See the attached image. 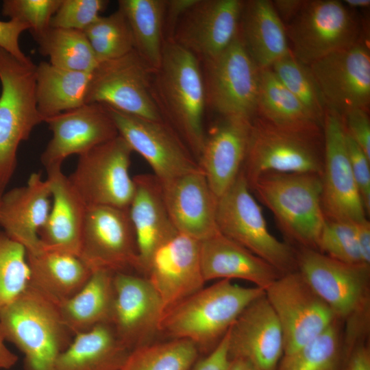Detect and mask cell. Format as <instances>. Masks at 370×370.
Returning <instances> with one entry per match:
<instances>
[{
  "mask_svg": "<svg viewBox=\"0 0 370 370\" xmlns=\"http://www.w3.org/2000/svg\"><path fill=\"white\" fill-rule=\"evenodd\" d=\"M40 53L52 65L67 70L92 72L99 64L89 41L82 30L50 27L34 38Z\"/></svg>",
  "mask_w": 370,
  "mask_h": 370,
  "instance_id": "36",
  "label": "cell"
},
{
  "mask_svg": "<svg viewBox=\"0 0 370 370\" xmlns=\"http://www.w3.org/2000/svg\"><path fill=\"white\" fill-rule=\"evenodd\" d=\"M132 151L119 134L79 156L68 178L87 207L129 208L135 193L130 175Z\"/></svg>",
  "mask_w": 370,
  "mask_h": 370,
  "instance_id": "9",
  "label": "cell"
},
{
  "mask_svg": "<svg viewBox=\"0 0 370 370\" xmlns=\"http://www.w3.org/2000/svg\"><path fill=\"white\" fill-rule=\"evenodd\" d=\"M152 86L163 119L198 161L206 138L204 115L207 106L200 61L173 41L165 40Z\"/></svg>",
  "mask_w": 370,
  "mask_h": 370,
  "instance_id": "1",
  "label": "cell"
},
{
  "mask_svg": "<svg viewBox=\"0 0 370 370\" xmlns=\"http://www.w3.org/2000/svg\"><path fill=\"white\" fill-rule=\"evenodd\" d=\"M26 30H29V27L23 22L14 19L0 21V48L18 60L29 62L31 58L25 55L19 45L20 36Z\"/></svg>",
  "mask_w": 370,
  "mask_h": 370,
  "instance_id": "47",
  "label": "cell"
},
{
  "mask_svg": "<svg viewBox=\"0 0 370 370\" xmlns=\"http://www.w3.org/2000/svg\"><path fill=\"white\" fill-rule=\"evenodd\" d=\"M251 121L223 117L206 135L198 164L217 198L240 174L247 154Z\"/></svg>",
  "mask_w": 370,
  "mask_h": 370,
  "instance_id": "26",
  "label": "cell"
},
{
  "mask_svg": "<svg viewBox=\"0 0 370 370\" xmlns=\"http://www.w3.org/2000/svg\"><path fill=\"white\" fill-rule=\"evenodd\" d=\"M92 73L61 69L45 61L36 65L37 108L45 121L86 103Z\"/></svg>",
  "mask_w": 370,
  "mask_h": 370,
  "instance_id": "33",
  "label": "cell"
},
{
  "mask_svg": "<svg viewBox=\"0 0 370 370\" xmlns=\"http://www.w3.org/2000/svg\"><path fill=\"white\" fill-rule=\"evenodd\" d=\"M251 192L241 171L232 185L217 198L218 231L282 274L297 270V251L270 233L262 209Z\"/></svg>",
  "mask_w": 370,
  "mask_h": 370,
  "instance_id": "7",
  "label": "cell"
},
{
  "mask_svg": "<svg viewBox=\"0 0 370 370\" xmlns=\"http://www.w3.org/2000/svg\"><path fill=\"white\" fill-rule=\"evenodd\" d=\"M240 35L260 69L271 68L291 52L285 25L271 1H243Z\"/></svg>",
  "mask_w": 370,
  "mask_h": 370,
  "instance_id": "29",
  "label": "cell"
},
{
  "mask_svg": "<svg viewBox=\"0 0 370 370\" xmlns=\"http://www.w3.org/2000/svg\"><path fill=\"white\" fill-rule=\"evenodd\" d=\"M264 293L282 328L284 354L306 345L337 320L297 270L281 275Z\"/></svg>",
  "mask_w": 370,
  "mask_h": 370,
  "instance_id": "12",
  "label": "cell"
},
{
  "mask_svg": "<svg viewBox=\"0 0 370 370\" xmlns=\"http://www.w3.org/2000/svg\"><path fill=\"white\" fill-rule=\"evenodd\" d=\"M162 186L178 233L201 241L219 232L216 223L217 198L200 167Z\"/></svg>",
  "mask_w": 370,
  "mask_h": 370,
  "instance_id": "23",
  "label": "cell"
},
{
  "mask_svg": "<svg viewBox=\"0 0 370 370\" xmlns=\"http://www.w3.org/2000/svg\"><path fill=\"white\" fill-rule=\"evenodd\" d=\"M108 3L106 0H62L50 27L84 31L101 16Z\"/></svg>",
  "mask_w": 370,
  "mask_h": 370,
  "instance_id": "44",
  "label": "cell"
},
{
  "mask_svg": "<svg viewBox=\"0 0 370 370\" xmlns=\"http://www.w3.org/2000/svg\"><path fill=\"white\" fill-rule=\"evenodd\" d=\"M29 284L25 248L0 229V309L21 295Z\"/></svg>",
  "mask_w": 370,
  "mask_h": 370,
  "instance_id": "41",
  "label": "cell"
},
{
  "mask_svg": "<svg viewBox=\"0 0 370 370\" xmlns=\"http://www.w3.org/2000/svg\"><path fill=\"white\" fill-rule=\"evenodd\" d=\"M201 64L206 106L223 117L252 121L257 114L260 69L240 32L223 52Z\"/></svg>",
  "mask_w": 370,
  "mask_h": 370,
  "instance_id": "8",
  "label": "cell"
},
{
  "mask_svg": "<svg viewBox=\"0 0 370 370\" xmlns=\"http://www.w3.org/2000/svg\"><path fill=\"white\" fill-rule=\"evenodd\" d=\"M230 360L226 333L217 346L205 358L197 360L191 370H227Z\"/></svg>",
  "mask_w": 370,
  "mask_h": 370,
  "instance_id": "48",
  "label": "cell"
},
{
  "mask_svg": "<svg viewBox=\"0 0 370 370\" xmlns=\"http://www.w3.org/2000/svg\"><path fill=\"white\" fill-rule=\"evenodd\" d=\"M62 0H4L1 12L10 19L27 24L35 38L50 27L51 19Z\"/></svg>",
  "mask_w": 370,
  "mask_h": 370,
  "instance_id": "43",
  "label": "cell"
},
{
  "mask_svg": "<svg viewBox=\"0 0 370 370\" xmlns=\"http://www.w3.org/2000/svg\"><path fill=\"white\" fill-rule=\"evenodd\" d=\"M114 299L110 324L131 351L152 342L163 316L161 299L149 280L132 272L114 274Z\"/></svg>",
  "mask_w": 370,
  "mask_h": 370,
  "instance_id": "19",
  "label": "cell"
},
{
  "mask_svg": "<svg viewBox=\"0 0 370 370\" xmlns=\"http://www.w3.org/2000/svg\"><path fill=\"white\" fill-rule=\"evenodd\" d=\"M227 370H262L248 360L242 358H233Z\"/></svg>",
  "mask_w": 370,
  "mask_h": 370,
  "instance_id": "54",
  "label": "cell"
},
{
  "mask_svg": "<svg viewBox=\"0 0 370 370\" xmlns=\"http://www.w3.org/2000/svg\"><path fill=\"white\" fill-rule=\"evenodd\" d=\"M135 193L129 206L138 256V271L145 275L154 253L178 234L169 213L162 186L153 175L133 177Z\"/></svg>",
  "mask_w": 370,
  "mask_h": 370,
  "instance_id": "25",
  "label": "cell"
},
{
  "mask_svg": "<svg viewBox=\"0 0 370 370\" xmlns=\"http://www.w3.org/2000/svg\"><path fill=\"white\" fill-rule=\"evenodd\" d=\"M134 40V49L154 71L160 65L166 0H120Z\"/></svg>",
  "mask_w": 370,
  "mask_h": 370,
  "instance_id": "35",
  "label": "cell"
},
{
  "mask_svg": "<svg viewBox=\"0 0 370 370\" xmlns=\"http://www.w3.org/2000/svg\"><path fill=\"white\" fill-rule=\"evenodd\" d=\"M144 276L158 293L164 314L204 287L199 241L178 233L154 253Z\"/></svg>",
  "mask_w": 370,
  "mask_h": 370,
  "instance_id": "21",
  "label": "cell"
},
{
  "mask_svg": "<svg viewBox=\"0 0 370 370\" xmlns=\"http://www.w3.org/2000/svg\"><path fill=\"white\" fill-rule=\"evenodd\" d=\"M270 69L312 117L323 125L328 107L309 66L297 60L291 51Z\"/></svg>",
  "mask_w": 370,
  "mask_h": 370,
  "instance_id": "39",
  "label": "cell"
},
{
  "mask_svg": "<svg viewBox=\"0 0 370 370\" xmlns=\"http://www.w3.org/2000/svg\"><path fill=\"white\" fill-rule=\"evenodd\" d=\"M323 152V132L285 130L255 117L241 171L249 188L258 177L270 172L321 175Z\"/></svg>",
  "mask_w": 370,
  "mask_h": 370,
  "instance_id": "6",
  "label": "cell"
},
{
  "mask_svg": "<svg viewBox=\"0 0 370 370\" xmlns=\"http://www.w3.org/2000/svg\"><path fill=\"white\" fill-rule=\"evenodd\" d=\"M29 286L56 302L69 299L87 282L92 271L77 256L42 249L27 253Z\"/></svg>",
  "mask_w": 370,
  "mask_h": 370,
  "instance_id": "30",
  "label": "cell"
},
{
  "mask_svg": "<svg viewBox=\"0 0 370 370\" xmlns=\"http://www.w3.org/2000/svg\"><path fill=\"white\" fill-rule=\"evenodd\" d=\"M83 32L99 63L120 58L134 50L130 27L119 8L108 16H100Z\"/></svg>",
  "mask_w": 370,
  "mask_h": 370,
  "instance_id": "40",
  "label": "cell"
},
{
  "mask_svg": "<svg viewBox=\"0 0 370 370\" xmlns=\"http://www.w3.org/2000/svg\"><path fill=\"white\" fill-rule=\"evenodd\" d=\"M243 1L196 0L178 21L169 40L201 63L218 56L239 34Z\"/></svg>",
  "mask_w": 370,
  "mask_h": 370,
  "instance_id": "17",
  "label": "cell"
},
{
  "mask_svg": "<svg viewBox=\"0 0 370 370\" xmlns=\"http://www.w3.org/2000/svg\"><path fill=\"white\" fill-rule=\"evenodd\" d=\"M230 358H242L262 370H277L284 354L278 319L265 293L249 303L227 332Z\"/></svg>",
  "mask_w": 370,
  "mask_h": 370,
  "instance_id": "22",
  "label": "cell"
},
{
  "mask_svg": "<svg viewBox=\"0 0 370 370\" xmlns=\"http://www.w3.org/2000/svg\"><path fill=\"white\" fill-rule=\"evenodd\" d=\"M205 282L238 279L265 290L282 275L270 264L220 232L199 241Z\"/></svg>",
  "mask_w": 370,
  "mask_h": 370,
  "instance_id": "28",
  "label": "cell"
},
{
  "mask_svg": "<svg viewBox=\"0 0 370 370\" xmlns=\"http://www.w3.org/2000/svg\"><path fill=\"white\" fill-rule=\"evenodd\" d=\"M5 342V340L0 327V370L12 368L18 359L17 355L8 348Z\"/></svg>",
  "mask_w": 370,
  "mask_h": 370,
  "instance_id": "53",
  "label": "cell"
},
{
  "mask_svg": "<svg viewBox=\"0 0 370 370\" xmlns=\"http://www.w3.org/2000/svg\"><path fill=\"white\" fill-rule=\"evenodd\" d=\"M297 270L338 320L351 319L367 308L369 266L344 263L317 249L301 247Z\"/></svg>",
  "mask_w": 370,
  "mask_h": 370,
  "instance_id": "13",
  "label": "cell"
},
{
  "mask_svg": "<svg viewBox=\"0 0 370 370\" xmlns=\"http://www.w3.org/2000/svg\"><path fill=\"white\" fill-rule=\"evenodd\" d=\"M346 145L352 171L366 212L369 214L370 212V158L347 133Z\"/></svg>",
  "mask_w": 370,
  "mask_h": 370,
  "instance_id": "45",
  "label": "cell"
},
{
  "mask_svg": "<svg viewBox=\"0 0 370 370\" xmlns=\"http://www.w3.org/2000/svg\"><path fill=\"white\" fill-rule=\"evenodd\" d=\"M317 250L344 263L364 264L357 243L355 223L353 222L325 219Z\"/></svg>",
  "mask_w": 370,
  "mask_h": 370,
  "instance_id": "42",
  "label": "cell"
},
{
  "mask_svg": "<svg viewBox=\"0 0 370 370\" xmlns=\"http://www.w3.org/2000/svg\"><path fill=\"white\" fill-rule=\"evenodd\" d=\"M195 1L166 0L164 24L165 40L171 38L178 21Z\"/></svg>",
  "mask_w": 370,
  "mask_h": 370,
  "instance_id": "49",
  "label": "cell"
},
{
  "mask_svg": "<svg viewBox=\"0 0 370 370\" xmlns=\"http://www.w3.org/2000/svg\"><path fill=\"white\" fill-rule=\"evenodd\" d=\"M338 319L316 338L284 354L277 370H340L343 351Z\"/></svg>",
  "mask_w": 370,
  "mask_h": 370,
  "instance_id": "38",
  "label": "cell"
},
{
  "mask_svg": "<svg viewBox=\"0 0 370 370\" xmlns=\"http://www.w3.org/2000/svg\"><path fill=\"white\" fill-rule=\"evenodd\" d=\"M199 352L188 340L152 341L131 350L119 370H191Z\"/></svg>",
  "mask_w": 370,
  "mask_h": 370,
  "instance_id": "37",
  "label": "cell"
},
{
  "mask_svg": "<svg viewBox=\"0 0 370 370\" xmlns=\"http://www.w3.org/2000/svg\"><path fill=\"white\" fill-rule=\"evenodd\" d=\"M79 257L92 271L138 272L137 245L129 208L87 207Z\"/></svg>",
  "mask_w": 370,
  "mask_h": 370,
  "instance_id": "14",
  "label": "cell"
},
{
  "mask_svg": "<svg viewBox=\"0 0 370 370\" xmlns=\"http://www.w3.org/2000/svg\"><path fill=\"white\" fill-rule=\"evenodd\" d=\"M49 182L40 173L30 175L25 186L2 193L0 199V227L12 240L22 245L27 253L42 249L39 231L51 209Z\"/></svg>",
  "mask_w": 370,
  "mask_h": 370,
  "instance_id": "24",
  "label": "cell"
},
{
  "mask_svg": "<svg viewBox=\"0 0 370 370\" xmlns=\"http://www.w3.org/2000/svg\"><path fill=\"white\" fill-rule=\"evenodd\" d=\"M106 107L119 134L147 162L161 185L199 168L184 142L165 121L149 120Z\"/></svg>",
  "mask_w": 370,
  "mask_h": 370,
  "instance_id": "15",
  "label": "cell"
},
{
  "mask_svg": "<svg viewBox=\"0 0 370 370\" xmlns=\"http://www.w3.org/2000/svg\"><path fill=\"white\" fill-rule=\"evenodd\" d=\"M345 370H370V354L365 346H358L349 357Z\"/></svg>",
  "mask_w": 370,
  "mask_h": 370,
  "instance_id": "52",
  "label": "cell"
},
{
  "mask_svg": "<svg viewBox=\"0 0 370 370\" xmlns=\"http://www.w3.org/2000/svg\"><path fill=\"white\" fill-rule=\"evenodd\" d=\"M264 293L257 286L220 280L184 299L162 316L159 334L193 342L209 353L220 342L246 306Z\"/></svg>",
  "mask_w": 370,
  "mask_h": 370,
  "instance_id": "2",
  "label": "cell"
},
{
  "mask_svg": "<svg viewBox=\"0 0 370 370\" xmlns=\"http://www.w3.org/2000/svg\"><path fill=\"white\" fill-rule=\"evenodd\" d=\"M323 164L321 202L325 219L358 223L367 214L348 156L342 116L327 110L323 125Z\"/></svg>",
  "mask_w": 370,
  "mask_h": 370,
  "instance_id": "16",
  "label": "cell"
},
{
  "mask_svg": "<svg viewBox=\"0 0 370 370\" xmlns=\"http://www.w3.org/2000/svg\"><path fill=\"white\" fill-rule=\"evenodd\" d=\"M347 8H367L370 5L369 0H344L342 1Z\"/></svg>",
  "mask_w": 370,
  "mask_h": 370,
  "instance_id": "55",
  "label": "cell"
},
{
  "mask_svg": "<svg viewBox=\"0 0 370 370\" xmlns=\"http://www.w3.org/2000/svg\"><path fill=\"white\" fill-rule=\"evenodd\" d=\"M271 210L283 233L301 247L317 249L325 222L321 175L270 172L250 188Z\"/></svg>",
  "mask_w": 370,
  "mask_h": 370,
  "instance_id": "4",
  "label": "cell"
},
{
  "mask_svg": "<svg viewBox=\"0 0 370 370\" xmlns=\"http://www.w3.org/2000/svg\"><path fill=\"white\" fill-rule=\"evenodd\" d=\"M130 352L110 323L101 324L74 335L52 370H119Z\"/></svg>",
  "mask_w": 370,
  "mask_h": 370,
  "instance_id": "31",
  "label": "cell"
},
{
  "mask_svg": "<svg viewBox=\"0 0 370 370\" xmlns=\"http://www.w3.org/2000/svg\"><path fill=\"white\" fill-rule=\"evenodd\" d=\"M0 327L5 341L23 354L24 370H52L74 336L58 303L30 286L0 309Z\"/></svg>",
  "mask_w": 370,
  "mask_h": 370,
  "instance_id": "3",
  "label": "cell"
},
{
  "mask_svg": "<svg viewBox=\"0 0 370 370\" xmlns=\"http://www.w3.org/2000/svg\"><path fill=\"white\" fill-rule=\"evenodd\" d=\"M36 66L0 48V191L14 173L21 143L45 122L37 108Z\"/></svg>",
  "mask_w": 370,
  "mask_h": 370,
  "instance_id": "5",
  "label": "cell"
},
{
  "mask_svg": "<svg viewBox=\"0 0 370 370\" xmlns=\"http://www.w3.org/2000/svg\"><path fill=\"white\" fill-rule=\"evenodd\" d=\"M346 133L370 158V121L367 110L354 108L342 116Z\"/></svg>",
  "mask_w": 370,
  "mask_h": 370,
  "instance_id": "46",
  "label": "cell"
},
{
  "mask_svg": "<svg viewBox=\"0 0 370 370\" xmlns=\"http://www.w3.org/2000/svg\"><path fill=\"white\" fill-rule=\"evenodd\" d=\"M46 171L52 204L39 231L42 248L79 256L87 206L61 167Z\"/></svg>",
  "mask_w": 370,
  "mask_h": 370,
  "instance_id": "27",
  "label": "cell"
},
{
  "mask_svg": "<svg viewBox=\"0 0 370 370\" xmlns=\"http://www.w3.org/2000/svg\"><path fill=\"white\" fill-rule=\"evenodd\" d=\"M305 1L303 0H275L273 5L282 21L288 23L301 9Z\"/></svg>",
  "mask_w": 370,
  "mask_h": 370,
  "instance_id": "51",
  "label": "cell"
},
{
  "mask_svg": "<svg viewBox=\"0 0 370 370\" xmlns=\"http://www.w3.org/2000/svg\"><path fill=\"white\" fill-rule=\"evenodd\" d=\"M285 27L292 54L307 66L358 41L356 18L337 0L305 1Z\"/></svg>",
  "mask_w": 370,
  "mask_h": 370,
  "instance_id": "11",
  "label": "cell"
},
{
  "mask_svg": "<svg viewBox=\"0 0 370 370\" xmlns=\"http://www.w3.org/2000/svg\"><path fill=\"white\" fill-rule=\"evenodd\" d=\"M271 124L285 130L322 132L323 125L280 82L273 71L260 69L257 114Z\"/></svg>",
  "mask_w": 370,
  "mask_h": 370,
  "instance_id": "34",
  "label": "cell"
},
{
  "mask_svg": "<svg viewBox=\"0 0 370 370\" xmlns=\"http://www.w3.org/2000/svg\"><path fill=\"white\" fill-rule=\"evenodd\" d=\"M52 138L40 156L45 169L62 167L66 158L79 156L119 135L107 108L93 103L62 112L45 121Z\"/></svg>",
  "mask_w": 370,
  "mask_h": 370,
  "instance_id": "20",
  "label": "cell"
},
{
  "mask_svg": "<svg viewBox=\"0 0 370 370\" xmlns=\"http://www.w3.org/2000/svg\"><path fill=\"white\" fill-rule=\"evenodd\" d=\"M154 71L134 49L99 62L92 73L86 103H100L141 118L162 121L153 94Z\"/></svg>",
  "mask_w": 370,
  "mask_h": 370,
  "instance_id": "10",
  "label": "cell"
},
{
  "mask_svg": "<svg viewBox=\"0 0 370 370\" xmlns=\"http://www.w3.org/2000/svg\"><path fill=\"white\" fill-rule=\"evenodd\" d=\"M114 274L106 269L93 271L77 293L58 302L63 321L73 336L99 325L110 323L114 299Z\"/></svg>",
  "mask_w": 370,
  "mask_h": 370,
  "instance_id": "32",
  "label": "cell"
},
{
  "mask_svg": "<svg viewBox=\"0 0 370 370\" xmlns=\"http://www.w3.org/2000/svg\"><path fill=\"white\" fill-rule=\"evenodd\" d=\"M328 110L341 116L354 108L367 110L370 102V51L358 41L309 65Z\"/></svg>",
  "mask_w": 370,
  "mask_h": 370,
  "instance_id": "18",
  "label": "cell"
},
{
  "mask_svg": "<svg viewBox=\"0 0 370 370\" xmlns=\"http://www.w3.org/2000/svg\"><path fill=\"white\" fill-rule=\"evenodd\" d=\"M357 243L362 263L370 266V222L367 219L355 223Z\"/></svg>",
  "mask_w": 370,
  "mask_h": 370,
  "instance_id": "50",
  "label": "cell"
},
{
  "mask_svg": "<svg viewBox=\"0 0 370 370\" xmlns=\"http://www.w3.org/2000/svg\"><path fill=\"white\" fill-rule=\"evenodd\" d=\"M2 193H3V191H0V199H1V197Z\"/></svg>",
  "mask_w": 370,
  "mask_h": 370,
  "instance_id": "56",
  "label": "cell"
}]
</instances>
